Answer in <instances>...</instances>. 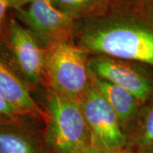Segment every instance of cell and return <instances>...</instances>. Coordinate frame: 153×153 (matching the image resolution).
Returning <instances> with one entry per match:
<instances>
[{"label":"cell","mask_w":153,"mask_h":153,"mask_svg":"<svg viewBox=\"0 0 153 153\" xmlns=\"http://www.w3.org/2000/svg\"><path fill=\"white\" fill-rule=\"evenodd\" d=\"M85 51L153 65V31L126 22L89 26L79 36Z\"/></svg>","instance_id":"1"},{"label":"cell","mask_w":153,"mask_h":153,"mask_svg":"<svg viewBox=\"0 0 153 153\" xmlns=\"http://www.w3.org/2000/svg\"><path fill=\"white\" fill-rule=\"evenodd\" d=\"M47 87V148L51 153H82L91 143L79 101Z\"/></svg>","instance_id":"2"},{"label":"cell","mask_w":153,"mask_h":153,"mask_svg":"<svg viewBox=\"0 0 153 153\" xmlns=\"http://www.w3.org/2000/svg\"><path fill=\"white\" fill-rule=\"evenodd\" d=\"M45 50L48 86L78 101L90 84L87 51L70 42L52 44Z\"/></svg>","instance_id":"3"},{"label":"cell","mask_w":153,"mask_h":153,"mask_svg":"<svg viewBox=\"0 0 153 153\" xmlns=\"http://www.w3.org/2000/svg\"><path fill=\"white\" fill-rule=\"evenodd\" d=\"M78 101L91 145L104 153H114L125 148L126 137L120 128L117 115L90 84Z\"/></svg>","instance_id":"4"},{"label":"cell","mask_w":153,"mask_h":153,"mask_svg":"<svg viewBox=\"0 0 153 153\" xmlns=\"http://www.w3.org/2000/svg\"><path fill=\"white\" fill-rule=\"evenodd\" d=\"M7 41L12 55L9 66L29 88L48 86L45 69V50L33 34L16 20H11Z\"/></svg>","instance_id":"5"},{"label":"cell","mask_w":153,"mask_h":153,"mask_svg":"<svg viewBox=\"0 0 153 153\" xmlns=\"http://www.w3.org/2000/svg\"><path fill=\"white\" fill-rule=\"evenodd\" d=\"M16 10L19 18L43 48L70 42L76 31L74 19L57 9L51 0H33Z\"/></svg>","instance_id":"6"},{"label":"cell","mask_w":153,"mask_h":153,"mask_svg":"<svg viewBox=\"0 0 153 153\" xmlns=\"http://www.w3.org/2000/svg\"><path fill=\"white\" fill-rule=\"evenodd\" d=\"M89 75L97 76L119 86L135 96L139 101L150 95V82L135 68L119 59L99 56L88 60Z\"/></svg>","instance_id":"7"},{"label":"cell","mask_w":153,"mask_h":153,"mask_svg":"<svg viewBox=\"0 0 153 153\" xmlns=\"http://www.w3.org/2000/svg\"><path fill=\"white\" fill-rule=\"evenodd\" d=\"M0 96L9 104L31 118L46 122L45 110L38 106L30 93V88L15 74L0 56Z\"/></svg>","instance_id":"8"},{"label":"cell","mask_w":153,"mask_h":153,"mask_svg":"<svg viewBox=\"0 0 153 153\" xmlns=\"http://www.w3.org/2000/svg\"><path fill=\"white\" fill-rule=\"evenodd\" d=\"M90 85L116 112L121 123H128L135 114L139 100L126 89L97 76L89 75Z\"/></svg>","instance_id":"9"},{"label":"cell","mask_w":153,"mask_h":153,"mask_svg":"<svg viewBox=\"0 0 153 153\" xmlns=\"http://www.w3.org/2000/svg\"><path fill=\"white\" fill-rule=\"evenodd\" d=\"M49 152L46 145L32 133V130L0 128V153Z\"/></svg>","instance_id":"10"},{"label":"cell","mask_w":153,"mask_h":153,"mask_svg":"<svg viewBox=\"0 0 153 153\" xmlns=\"http://www.w3.org/2000/svg\"><path fill=\"white\" fill-rule=\"evenodd\" d=\"M106 0H51L61 11L74 19L92 14L99 10Z\"/></svg>","instance_id":"11"},{"label":"cell","mask_w":153,"mask_h":153,"mask_svg":"<svg viewBox=\"0 0 153 153\" xmlns=\"http://www.w3.org/2000/svg\"><path fill=\"white\" fill-rule=\"evenodd\" d=\"M28 118H32L15 108L0 96V128H22L31 130Z\"/></svg>","instance_id":"12"},{"label":"cell","mask_w":153,"mask_h":153,"mask_svg":"<svg viewBox=\"0 0 153 153\" xmlns=\"http://www.w3.org/2000/svg\"><path fill=\"white\" fill-rule=\"evenodd\" d=\"M139 143L144 150L153 147V106L145 117Z\"/></svg>","instance_id":"13"},{"label":"cell","mask_w":153,"mask_h":153,"mask_svg":"<svg viewBox=\"0 0 153 153\" xmlns=\"http://www.w3.org/2000/svg\"><path fill=\"white\" fill-rule=\"evenodd\" d=\"M9 7H10L9 0H0V24L4 18L6 12Z\"/></svg>","instance_id":"14"},{"label":"cell","mask_w":153,"mask_h":153,"mask_svg":"<svg viewBox=\"0 0 153 153\" xmlns=\"http://www.w3.org/2000/svg\"><path fill=\"white\" fill-rule=\"evenodd\" d=\"M32 1H33V0H9L10 7H13L15 9L24 7Z\"/></svg>","instance_id":"15"},{"label":"cell","mask_w":153,"mask_h":153,"mask_svg":"<svg viewBox=\"0 0 153 153\" xmlns=\"http://www.w3.org/2000/svg\"><path fill=\"white\" fill-rule=\"evenodd\" d=\"M82 153H104L102 151L99 150V148H96L95 146L93 145H89L85 150L83 151Z\"/></svg>","instance_id":"16"},{"label":"cell","mask_w":153,"mask_h":153,"mask_svg":"<svg viewBox=\"0 0 153 153\" xmlns=\"http://www.w3.org/2000/svg\"><path fill=\"white\" fill-rule=\"evenodd\" d=\"M114 153H133V152L130 150H128V149L126 148V147H125V148L120 149V150L116 151V152H115Z\"/></svg>","instance_id":"17"},{"label":"cell","mask_w":153,"mask_h":153,"mask_svg":"<svg viewBox=\"0 0 153 153\" xmlns=\"http://www.w3.org/2000/svg\"><path fill=\"white\" fill-rule=\"evenodd\" d=\"M145 153H153V147L150 148H148V149H146V150H145Z\"/></svg>","instance_id":"18"}]
</instances>
